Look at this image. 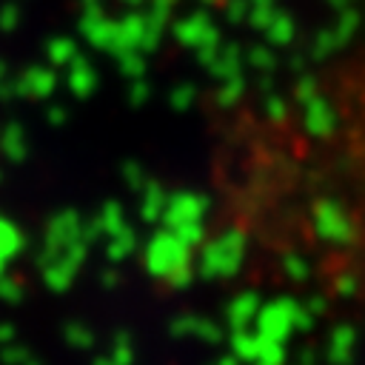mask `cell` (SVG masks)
<instances>
[{
  "mask_svg": "<svg viewBox=\"0 0 365 365\" xmlns=\"http://www.w3.org/2000/svg\"><path fill=\"white\" fill-rule=\"evenodd\" d=\"M319 228H322V234H342V217L331 205H325V208H319Z\"/></svg>",
  "mask_w": 365,
  "mask_h": 365,
  "instance_id": "obj_5",
  "label": "cell"
},
{
  "mask_svg": "<svg viewBox=\"0 0 365 365\" xmlns=\"http://www.w3.org/2000/svg\"><path fill=\"white\" fill-rule=\"evenodd\" d=\"M331 123H334V111L325 106L322 97H317V100L308 106V128L325 134V131L331 128Z\"/></svg>",
  "mask_w": 365,
  "mask_h": 365,
  "instance_id": "obj_4",
  "label": "cell"
},
{
  "mask_svg": "<svg viewBox=\"0 0 365 365\" xmlns=\"http://www.w3.org/2000/svg\"><path fill=\"white\" fill-rule=\"evenodd\" d=\"M274 23V20H271ZM288 34H291V26H288V20L282 17V20H277L274 26H271V37H279V40H288Z\"/></svg>",
  "mask_w": 365,
  "mask_h": 365,
  "instance_id": "obj_7",
  "label": "cell"
},
{
  "mask_svg": "<svg viewBox=\"0 0 365 365\" xmlns=\"http://www.w3.org/2000/svg\"><path fill=\"white\" fill-rule=\"evenodd\" d=\"M71 54H74L71 43H54V48H51V60H57V63H66Z\"/></svg>",
  "mask_w": 365,
  "mask_h": 365,
  "instance_id": "obj_6",
  "label": "cell"
},
{
  "mask_svg": "<svg viewBox=\"0 0 365 365\" xmlns=\"http://www.w3.org/2000/svg\"><path fill=\"white\" fill-rule=\"evenodd\" d=\"M148 265H151V271H157L163 277H171V274L185 271V265H188V248H185V242L177 234H160V237H154L151 245H148Z\"/></svg>",
  "mask_w": 365,
  "mask_h": 365,
  "instance_id": "obj_1",
  "label": "cell"
},
{
  "mask_svg": "<svg viewBox=\"0 0 365 365\" xmlns=\"http://www.w3.org/2000/svg\"><path fill=\"white\" fill-rule=\"evenodd\" d=\"M242 257V242L240 237H220L217 242H211L202 254V268L205 271H217V274H228L237 268Z\"/></svg>",
  "mask_w": 365,
  "mask_h": 365,
  "instance_id": "obj_3",
  "label": "cell"
},
{
  "mask_svg": "<svg viewBox=\"0 0 365 365\" xmlns=\"http://www.w3.org/2000/svg\"><path fill=\"white\" fill-rule=\"evenodd\" d=\"M297 325V308L288 305V302H274L268 308H262L259 314V331H262V339L268 342H282V336Z\"/></svg>",
  "mask_w": 365,
  "mask_h": 365,
  "instance_id": "obj_2",
  "label": "cell"
}]
</instances>
